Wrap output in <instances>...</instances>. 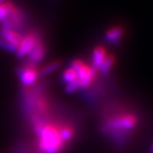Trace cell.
I'll use <instances>...</instances> for the list:
<instances>
[{
  "mask_svg": "<svg viewBox=\"0 0 153 153\" xmlns=\"http://www.w3.org/2000/svg\"><path fill=\"white\" fill-rule=\"evenodd\" d=\"M138 125V117L132 111L113 110L104 117L102 129L118 147H125Z\"/></svg>",
  "mask_w": 153,
  "mask_h": 153,
  "instance_id": "6da1fadb",
  "label": "cell"
},
{
  "mask_svg": "<svg viewBox=\"0 0 153 153\" xmlns=\"http://www.w3.org/2000/svg\"><path fill=\"white\" fill-rule=\"evenodd\" d=\"M59 129L52 125L36 124L35 130L39 137V149L42 153H60L62 151L65 142L61 138Z\"/></svg>",
  "mask_w": 153,
  "mask_h": 153,
  "instance_id": "7a4b0ae2",
  "label": "cell"
},
{
  "mask_svg": "<svg viewBox=\"0 0 153 153\" xmlns=\"http://www.w3.org/2000/svg\"><path fill=\"white\" fill-rule=\"evenodd\" d=\"M41 38L40 34L37 31H30L27 33L25 36L22 37L18 50L16 52L18 58H23L29 56L30 53L32 51L33 47L35 46L37 41Z\"/></svg>",
  "mask_w": 153,
  "mask_h": 153,
  "instance_id": "3957f363",
  "label": "cell"
},
{
  "mask_svg": "<svg viewBox=\"0 0 153 153\" xmlns=\"http://www.w3.org/2000/svg\"><path fill=\"white\" fill-rule=\"evenodd\" d=\"M18 74L21 83L26 86H30L35 83L40 76V72L37 69L36 65H31L30 63L26 64L22 68H19Z\"/></svg>",
  "mask_w": 153,
  "mask_h": 153,
  "instance_id": "277c9868",
  "label": "cell"
},
{
  "mask_svg": "<svg viewBox=\"0 0 153 153\" xmlns=\"http://www.w3.org/2000/svg\"><path fill=\"white\" fill-rule=\"evenodd\" d=\"M46 56V46L43 42L42 39L40 38L35 46L32 49V51L29 54V63L31 65H36L37 64H39L40 62H42L43 60V58Z\"/></svg>",
  "mask_w": 153,
  "mask_h": 153,
  "instance_id": "5b68a950",
  "label": "cell"
},
{
  "mask_svg": "<svg viewBox=\"0 0 153 153\" xmlns=\"http://www.w3.org/2000/svg\"><path fill=\"white\" fill-rule=\"evenodd\" d=\"M22 35L19 32L14 30H5L0 28V39L5 40L12 45H15L19 47V43L22 40Z\"/></svg>",
  "mask_w": 153,
  "mask_h": 153,
  "instance_id": "8992f818",
  "label": "cell"
},
{
  "mask_svg": "<svg viewBox=\"0 0 153 153\" xmlns=\"http://www.w3.org/2000/svg\"><path fill=\"white\" fill-rule=\"evenodd\" d=\"M123 35L124 30L121 27H113L106 32V40L107 42L113 43V45H118Z\"/></svg>",
  "mask_w": 153,
  "mask_h": 153,
  "instance_id": "52a82bcc",
  "label": "cell"
},
{
  "mask_svg": "<svg viewBox=\"0 0 153 153\" xmlns=\"http://www.w3.org/2000/svg\"><path fill=\"white\" fill-rule=\"evenodd\" d=\"M106 58V52L102 47H96L92 52V67L98 70Z\"/></svg>",
  "mask_w": 153,
  "mask_h": 153,
  "instance_id": "ba28073f",
  "label": "cell"
},
{
  "mask_svg": "<svg viewBox=\"0 0 153 153\" xmlns=\"http://www.w3.org/2000/svg\"><path fill=\"white\" fill-rule=\"evenodd\" d=\"M59 132H60V136L61 138L63 139V141L65 142H68L70 141L75 135V131L73 129V127H71L70 126H64L59 129Z\"/></svg>",
  "mask_w": 153,
  "mask_h": 153,
  "instance_id": "9c48e42d",
  "label": "cell"
},
{
  "mask_svg": "<svg viewBox=\"0 0 153 153\" xmlns=\"http://www.w3.org/2000/svg\"><path fill=\"white\" fill-rule=\"evenodd\" d=\"M62 80L63 82H65V84H70L76 80H78V76H76V73L75 70H73L72 68H68L65 69L63 74H62Z\"/></svg>",
  "mask_w": 153,
  "mask_h": 153,
  "instance_id": "30bf717a",
  "label": "cell"
},
{
  "mask_svg": "<svg viewBox=\"0 0 153 153\" xmlns=\"http://www.w3.org/2000/svg\"><path fill=\"white\" fill-rule=\"evenodd\" d=\"M60 67H61V62L60 61L56 60V61L51 62L50 64L46 65L45 67L41 70V75L48 76V75L52 74L53 72H54L56 70H57Z\"/></svg>",
  "mask_w": 153,
  "mask_h": 153,
  "instance_id": "8fae6325",
  "label": "cell"
},
{
  "mask_svg": "<svg viewBox=\"0 0 153 153\" xmlns=\"http://www.w3.org/2000/svg\"><path fill=\"white\" fill-rule=\"evenodd\" d=\"M14 4L10 2H6L3 4H0V22L4 20L11 12L12 8L14 7Z\"/></svg>",
  "mask_w": 153,
  "mask_h": 153,
  "instance_id": "7c38bea8",
  "label": "cell"
},
{
  "mask_svg": "<svg viewBox=\"0 0 153 153\" xmlns=\"http://www.w3.org/2000/svg\"><path fill=\"white\" fill-rule=\"evenodd\" d=\"M114 62V58L113 57V56H106V58L104 59V61L102 62V64L100 65V68H99L102 74L105 75V74H107L109 71H110L112 69Z\"/></svg>",
  "mask_w": 153,
  "mask_h": 153,
  "instance_id": "4fadbf2b",
  "label": "cell"
},
{
  "mask_svg": "<svg viewBox=\"0 0 153 153\" xmlns=\"http://www.w3.org/2000/svg\"><path fill=\"white\" fill-rule=\"evenodd\" d=\"M0 48L4 49L6 51H8V52H12V53H16L18 50L17 45H12V43H10V42H7L5 40H2V39H0Z\"/></svg>",
  "mask_w": 153,
  "mask_h": 153,
  "instance_id": "5bb4252c",
  "label": "cell"
},
{
  "mask_svg": "<svg viewBox=\"0 0 153 153\" xmlns=\"http://www.w3.org/2000/svg\"><path fill=\"white\" fill-rule=\"evenodd\" d=\"M79 89H80L79 82V80H76V81L67 85V87H65V91L68 93H72V92H75L76 91H78Z\"/></svg>",
  "mask_w": 153,
  "mask_h": 153,
  "instance_id": "9a60e30c",
  "label": "cell"
},
{
  "mask_svg": "<svg viewBox=\"0 0 153 153\" xmlns=\"http://www.w3.org/2000/svg\"><path fill=\"white\" fill-rule=\"evenodd\" d=\"M7 0H0V4H3V3H6Z\"/></svg>",
  "mask_w": 153,
  "mask_h": 153,
  "instance_id": "2e32d148",
  "label": "cell"
},
{
  "mask_svg": "<svg viewBox=\"0 0 153 153\" xmlns=\"http://www.w3.org/2000/svg\"><path fill=\"white\" fill-rule=\"evenodd\" d=\"M151 150H152V153H153V146L151 147Z\"/></svg>",
  "mask_w": 153,
  "mask_h": 153,
  "instance_id": "e0dca14e",
  "label": "cell"
}]
</instances>
